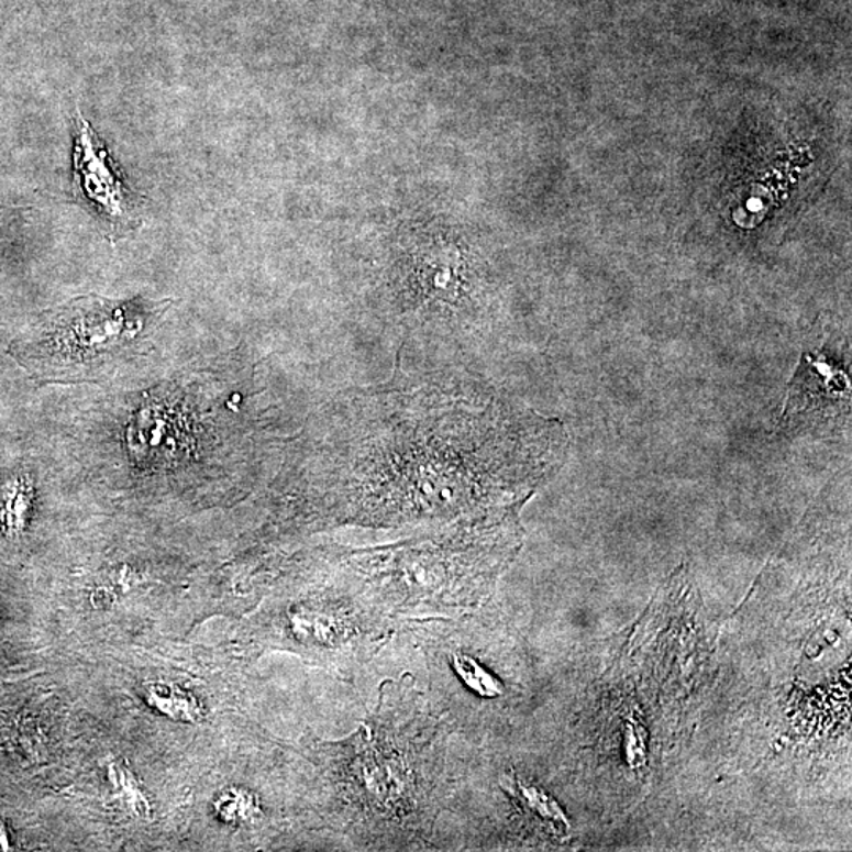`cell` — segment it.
Returning a JSON list of instances; mask_svg holds the SVG:
<instances>
[{
    "instance_id": "6da1fadb",
    "label": "cell",
    "mask_w": 852,
    "mask_h": 852,
    "mask_svg": "<svg viewBox=\"0 0 852 852\" xmlns=\"http://www.w3.org/2000/svg\"><path fill=\"white\" fill-rule=\"evenodd\" d=\"M455 739L416 681H384L357 730L314 745L321 821L339 847L436 851Z\"/></svg>"
},
{
    "instance_id": "7a4b0ae2",
    "label": "cell",
    "mask_w": 852,
    "mask_h": 852,
    "mask_svg": "<svg viewBox=\"0 0 852 852\" xmlns=\"http://www.w3.org/2000/svg\"><path fill=\"white\" fill-rule=\"evenodd\" d=\"M496 514L438 523L387 545H335L336 561L398 621L471 611L484 601L514 531Z\"/></svg>"
},
{
    "instance_id": "3957f363",
    "label": "cell",
    "mask_w": 852,
    "mask_h": 852,
    "mask_svg": "<svg viewBox=\"0 0 852 852\" xmlns=\"http://www.w3.org/2000/svg\"><path fill=\"white\" fill-rule=\"evenodd\" d=\"M395 637L419 655L422 690L455 738L482 741L511 698L507 665L500 663L509 648L488 616L466 611L406 619Z\"/></svg>"
},
{
    "instance_id": "277c9868",
    "label": "cell",
    "mask_w": 852,
    "mask_h": 852,
    "mask_svg": "<svg viewBox=\"0 0 852 852\" xmlns=\"http://www.w3.org/2000/svg\"><path fill=\"white\" fill-rule=\"evenodd\" d=\"M168 305L81 296L43 319L18 351L40 378L98 383L147 353Z\"/></svg>"
},
{
    "instance_id": "5b68a950",
    "label": "cell",
    "mask_w": 852,
    "mask_h": 852,
    "mask_svg": "<svg viewBox=\"0 0 852 852\" xmlns=\"http://www.w3.org/2000/svg\"><path fill=\"white\" fill-rule=\"evenodd\" d=\"M401 622L355 585L333 550L317 585L292 598L280 615L283 638L341 676L368 665L395 638Z\"/></svg>"
},
{
    "instance_id": "8992f818",
    "label": "cell",
    "mask_w": 852,
    "mask_h": 852,
    "mask_svg": "<svg viewBox=\"0 0 852 852\" xmlns=\"http://www.w3.org/2000/svg\"><path fill=\"white\" fill-rule=\"evenodd\" d=\"M74 166L79 193L97 210L111 234L133 231L137 223L136 196L123 182L107 148L81 114L76 121Z\"/></svg>"
},
{
    "instance_id": "52a82bcc",
    "label": "cell",
    "mask_w": 852,
    "mask_h": 852,
    "mask_svg": "<svg viewBox=\"0 0 852 852\" xmlns=\"http://www.w3.org/2000/svg\"><path fill=\"white\" fill-rule=\"evenodd\" d=\"M212 808L221 825L234 832H252L263 828L268 819L263 793L245 783H232L221 789L213 799Z\"/></svg>"
},
{
    "instance_id": "ba28073f",
    "label": "cell",
    "mask_w": 852,
    "mask_h": 852,
    "mask_svg": "<svg viewBox=\"0 0 852 852\" xmlns=\"http://www.w3.org/2000/svg\"><path fill=\"white\" fill-rule=\"evenodd\" d=\"M169 414L166 409L148 408L134 420L129 431V444L137 460L173 455L179 423Z\"/></svg>"
},
{
    "instance_id": "9c48e42d",
    "label": "cell",
    "mask_w": 852,
    "mask_h": 852,
    "mask_svg": "<svg viewBox=\"0 0 852 852\" xmlns=\"http://www.w3.org/2000/svg\"><path fill=\"white\" fill-rule=\"evenodd\" d=\"M144 701L159 716L174 721L196 723L204 716L201 702L190 691L168 682H152L143 691Z\"/></svg>"
},
{
    "instance_id": "30bf717a",
    "label": "cell",
    "mask_w": 852,
    "mask_h": 852,
    "mask_svg": "<svg viewBox=\"0 0 852 852\" xmlns=\"http://www.w3.org/2000/svg\"><path fill=\"white\" fill-rule=\"evenodd\" d=\"M34 487L27 475H13L0 487V534L18 535L27 525Z\"/></svg>"
},
{
    "instance_id": "8fae6325",
    "label": "cell",
    "mask_w": 852,
    "mask_h": 852,
    "mask_svg": "<svg viewBox=\"0 0 852 852\" xmlns=\"http://www.w3.org/2000/svg\"><path fill=\"white\" fill-rule=\"evenodd\" d=\"M108 778H110L112 792L122 800L123 810L129 811L130 815L143 816V818L148 815L151 805H148L147 797L141 792L136 778L129 768L121 763L111 764Z\"/></svg>"
},
{
    "instance_id": "7c38bea8",
    "label": "cell",
    "mask_w": 852,
    "mask_h": 852,
    "mask_svg": "<svg viewBox=\"0 0 852 852\" xmlns=\"http://www.w3.org/2000/svg\"><path fill=\"white\" fill-rule=\"evenodd\" d=\"M10 850L9 841H7L5 829L0 825V851Z\"/></svg>"
}]
</instances>
